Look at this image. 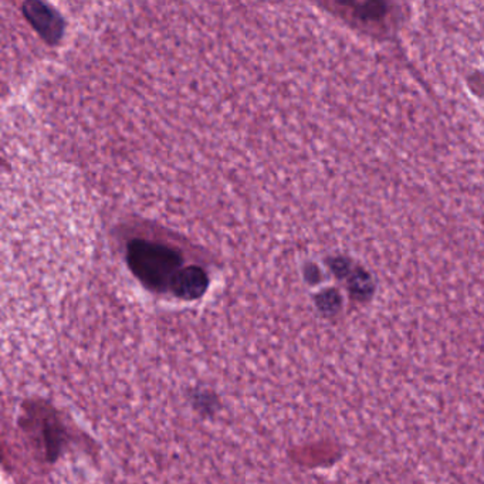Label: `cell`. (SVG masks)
<instances>
[{
	"mask_svg": "<svg viewBox=\"0 0 484 484\" xmlns=\"http://www.w3.org/2000/svg\"><path fill=\"white\" fill-rule=\"evenodd\" d=\"M127 262L136 279L154 291L171 288L176 274L183 269L180 251L145 239L129 242Z\"/></svg>",
	"mask_w": 484,
	"mask_h": 484,
	"instance_id": "cell-1",
	"label": "cell"
},
{
	"mask_svg": "<svg viewBox=\"0 0 484 484\" xmlns=\"http://www.w3.org/2000/svg\"><path fill=\"white\" fill-rule=\"evenodd\" d=\"M23 13L32 23L33 27L43 36L46 42L50 44H56L63 35V20L60 16L40 2H27L23 4Z\"/></svg>",
	"mask_w": 484,
	"mask_h": 484,
	"instance_id": "cell-2",
	"label": "cell"
},
{
	"mask_svg": "<svg viewBox=\"0 0 484 484\" xmlns=\"http://www.w3.org/2000/svg\"><path fill=\"white\" fill-rule=\"evenodd\" d=\"M208 276L204 270L197 265H188L183 267L171 284V291L176 297L183 300H194L204 295L208 288Z\"/></svg>",
	"mask_w": 484,
	"mask_h": 484,
	"instance_id": "cell-3",
	"label": "cell"
}]
</instances>
